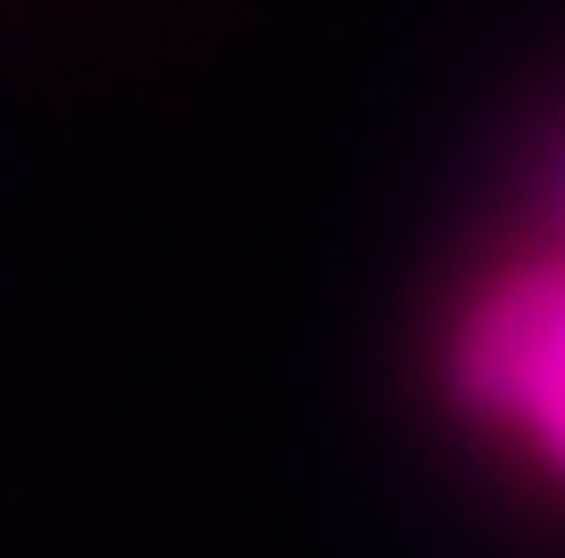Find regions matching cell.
Wrapping results in <instances>:
<instances>
[{"label":"cell","instance_id":"obj_1","mask_svg":"<svg viewBox=\"0 0 565 558\" xmlns=\"http://www.w3.org/2000/svg\"><path fill=\"white\" fill-rule=\"evenodd\" d=\"M445 392L565 498V242L476 280L445 333Z\"/></svg>","mask_w":565,"mask_h":558},{"label":"cell","instance_id":"obj_2","mask_svg":"<svg viewBox=\"0 0 565 558\" xmlns=\"http://www.w3.org/2000/svg\"><path fill=\"white\" fill-rule=\"evenodd\" d=\"M558 242H565V167H558Z\"/></svg>","mask_w":565,"mask_h":558}]
</instances>
